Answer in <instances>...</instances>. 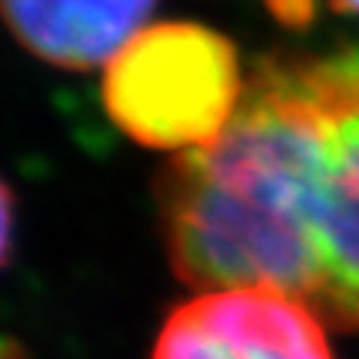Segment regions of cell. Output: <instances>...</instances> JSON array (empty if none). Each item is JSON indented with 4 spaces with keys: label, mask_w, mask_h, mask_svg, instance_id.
<instances>
[{
    "label": "cell",
    "mask_w": 359,
    "mask_h": 359,
    "mask_svg": "<svg viewBox=\"0 0 359 359\" xmlns=\"http://www.w3.org/2000/svg\"><path fill=\"white\" fill-rule=\"evenodd\" d=\"M335 13H347V15H359V0H327Z\"/></svg>",
    "instance_id": "obj_6"
},
{
    "label": "cell",
    "mask_w": 359,
    "mask_h": 359,
    "mask_svg": "<svg viewBox=\"0 0 359 359\" xmlns=\"http://www.w3.org/2000/svg\"><path fill=\"white\" fill-rule=\"evenodd\" d=\"M156 0H0L6 30L39 60L90 72L138 36Z\"/></svg>",
    "instance_id": "obj_4"
},
{
    "label": "cell",
    "mask_w": 359,
    "mask_h": 359,
    "mask_svg": "<svg viewBox=\"0 0 359 359\" xmlns=\"http://www.w3.org/2000/svg\"><path fill=\"white\" fill-rule=\"evenodd\" d=\"M245 78L231 39L195 21L144 27L105 66L102 102L135 144L192 153L222 138Z\"/></svg>",
    "instance_id": "obj_2"
},
{
    "label": "cell",
    "mask_w": 359,
    "mask_h": 359,
    "mask_svg": "<svg viewBox=\"0 0 359 359\" xmlns=\"http://www.w3.org/2000/svg\"><path fill=\"white\" fill-rule=\"evenodd\" d=\"M180 282L273 287L359 330V48L269 54L228 129L156 180Z\"/></svg>",
    "instance_id": "obj_1"
},
{
    "label": "cell",
    "mask_w": 359,
    "mask_h": 359,
    "mask_svg": "<svg viewBox=\"0 0 359 359\" xmlns=\"http://www.w3.org/2000/svg\"><path fill=\"white\" fill-rule=\"evenodd\" d=\"M153 359H332L327 323L273 287H222L180 302Z\"/></svg>",
    "instance_id": "obj_3"
},
{
    "label": "cell",
    "mask_w": 359,
    "mask_h": 359,
    "mask_svg": "<svg viewBox=\"0 0 359 359\" xmlns=\"http://www.w3.org/2000/svg\"><path fill=\"white\" fill-rule=\"evenodd\" d=\"M13 240H15V201L9 186L0 180V266L13 255Z\"/></svg>",
    "instance_id": "obj_5"
}]
</instances>
